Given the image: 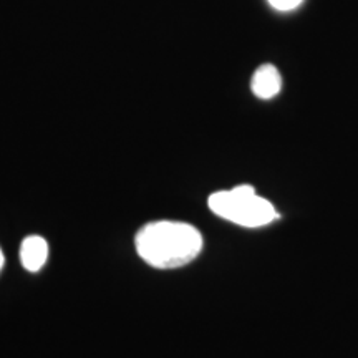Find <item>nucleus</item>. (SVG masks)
Masks as SVG:
<instances>
[{
	"instance_id": "f257e3e1",
	"label": "nucleus",
	"mask_w": 358,
	"mask_h": 358,
	"mask_svg": "<svg viewBox=\"0 0 358 358\" xmlns=\"http://www.w3.org/2000/svg\"><path fill=\"white\" fill-rule=\"evenodd\" d=\"M136 252L155 268H176L194 261L203 249V236L179 221H156L138 231Z\"/></svg>"
},
{
	"instance_id": "20e7f679",
	"label": "nucleus",
	"mask_w": 358,
	"mask_h": 358,
	"mask_svg": "<svg viewBox=\"0 0 358 358\" xmlns=\"http://www.w3.org/2000/svg\"><path fill=\"white\" fill-rule=\"evenodd\" d=\"M252 87L254 95L262 100H271L274 98L282 88V78L279 70L274 65H262L259 66L252 77Z\"/></svg>"
},
{
	"instance_id": "7ed1b4c3",
	"label": "nucleus",
	"mask_w": 358,
	"mask_h": 358,
	"mask_svg": "<svg viewBox=\"0 0 358 358\" xmlns=\"http://www.w3.org/2000/svg\"><path fill=\"white\" fill-rule=\"evenodd\" d=\"M48 259V243L40 236L25 237L20 245V262L29 272H38Z\"/></svg>"
},
{
	"instance_id": "f03ea898",
	"label": "nucleus",
	"mask_w": 358,
	"mask_h": 358,
	"mask_svg": "<svg viewBox=\"0 0 358 358\" xmlns=\"http://www.w3.org/2000/svg\"><path fill=\"white\" fill-rule=\"evenodd\" d=\"M208 204L216 216L243 227H262L279 217L274 206L257 196L254 187L248 185L214 192Z\"/></svg>"
},
{
	"instance_id": "39448f33",
	"label": "nucleus",
	"mask_w": 358,
	"mask_h": 358,
	"mask_svg": "<svg viewBox=\"0 0 358 358\" xmlns=\"http://www.w3.org/2000/svg\"><path fill=\"white\" fill-rule=\"evenodd\" d=\"M272 7L277 8V10L287 12V10H294L302 3V0H268Z\"/></svg>"
},
{
	"instance_id": "423d86ee",
	"label": "nucleus",
	"mask_w": 358,
	"mask_h": 358,
	"mask_svg": "<svg viewBox=\"0 0 358 358\" xmlns=\"http://www.w3.org/2000/svg\"><path fill=\"white\" fill-rule=\"evenodd\" d=\"M3 261H6V259H3V252H2V249H0V271H2V267H3Z\"/></svg>"
}]
</instances>
